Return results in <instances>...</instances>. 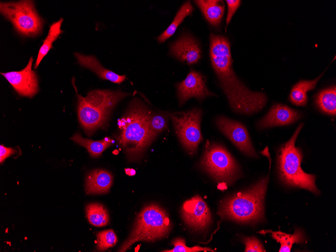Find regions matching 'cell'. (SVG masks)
<instances>
[{
    "label": "cell",
    "mask_w": 336,
    "mask_h": 252,
    "mask_svg": "<svg viewBox=\"0 0 336 252\" xmlns=\"http://www.w3.org/2000/svg\"><path fill=\"white\" fill-rule=\"evenodd\" d=\"M209 54L212 66L232 110L240 114L258 112L266 105L263 93L249 90L235 74L232 67L230 45L228 38L211 33Z\"/></svg>",
    "instance_id": "6da1fadb"
},
{
    "label": "cell",
    "mask_w": 336,
    "mask_h": 252,
    "mask_svg": "<svg viewBox=\"0 0 336 252\" xmlns=\"http://www.w3.org/2000/svg\"><path fill=\"white\" fill-rule=\"evenodd\" d=\"M152 114L146 105L135 98L123 117L125 123L120 128L121 131L117 139L130 161L138 160L155 139L150 129Z\"/></svg>",
    "instance_id": "7a4b0ae2"
},
{
    "label": "cell",
    "mask_w": 336,
    "mask_h": 252,
    "mask_svg": "<svg viewBox=\"0 0 336 252\" xmlns=\"http://www.w3.org/2000/svg\"><path fill=\"white\" fill-rule=\"evenodd\" d=\"M269 175L245 191L225 199L218 214L222 218L243 223H256L264 219V199Z\"/></svg>",
    "instance_id": "3957f363"
},
{
    "label": "cell",
    "mask_w": 336,
    "mask_h": 252,
    "mask_svg": "<svg viewBox=\"0 0 336 252\" xmlns=\"http://www.w3.org/2000/svg\"><path fill=\"white\" fill-rule=\"evenodd\" d=\"M303 126V123L300 124L291 138L279 149L277 159L278 172L281 181L286 185L306 189L317 195L320 192L315 184L316 177L302 170L301 150L295 145Z\"/></svg>",
    "instance_id": "277c9868"
},
{
    "label": "cell",
    "mask_w": 336,
    "mask_h": 252,
    "mask_svg": "<svg viewBox=\"0 0 336 252\" xmlns=\"http://www.w3.org/2000/svg\"><path fill=\"white\" fill-rule=\"evenodd\" d=\"M171 229L166 212L154 204L147 205L137 216L132 230L119 251H125L139 241L153 242L165 237Z\"/></svg>",
    "instance_id": "5b68a950"
},
{
    "label": "cell",
    "mask_w": 336,
    "mask_h": 252,
    "mask_svg": "<svg viewBox=\"0 0 336 252\" xmlns=\"http://www.w3.org/2000/svg\"><path fill=\"white\" fill-rule=\"evenodd\" d=\"M200 165L203 170L220 182L231 184L240 177L236 161L225 148L208 141Z\"/></svg>",
    "instance_id": "8992f818"
},
{
    "label": "cell",
    "mask_w": 336,
    "mask_h": 252,
    "mask_svg": "<svg viewBox=\"0 0 336 252\" xmlns=\"http://www.w3.org/2000/svg\"><path fill=\"white\" fill-rule=\"evenodd\" d=\"M0 12L21 35L35 36L42 32L43 21L32 1L1 2Z\"/></svg>",
    "instance_id": "52a82bcc"
},
{
    "label": "cell",
    "mask_w": 336,
    "mask_h": 252,
    "mask_svg": "<svg viewBox=\"0 0 336 252\" xmlns=\"http://www.w3.org/2000/svg\"><path fill=\"white\" fill-rule=\"evenodd\" d=\"M177 135L185 149L191 154L196 152L202 140L201 121L202 111L194 108L187 112L167 113Z\"/></svg>",
    "instance_id": "ba28073f"
},
{
    "label": "cell",
    "mask_w": 336,
    "mask_h": 252,
    "mask_svg": "<svg viewBox=\"0 0 336 252\" xmlns=\"http://www.w3.org/2000/svg\"><path fill=\"white\" fill-rule=\"evenodd\" d=\"M216 123L219 130L241 152L249 156H258L244 125L223 116L217 117Z\"/></svg>",
    "instance_id": "9c48e42d"
},
{
    "label": "cell",
    "mask_w": 336,
    "mask_h": 252,
    "mask_svg": "<svg viewBox=\"0 0 336 252\" xmlns=\"http://www.w3.org/2000/svg\"><path fill=\"white\" fill-rule=\"evenodd\" d=\"M181 216L189 227L196 230H205L212 222L208 206L198 195L184 202L181 209Z\"/></svg>",
    "instance_id": "30bf717a"
},
{
    "label": "cell",
    "mask_w": 336,
    "mask_h": 252,
    "mask_svg": "<svg viewBox=\"0 0 336 252\" xmlns=\"http://www.w3.org/2000/svg\"><path fill=\"white\" fill-rule=\"evenodd\" d=\"M179 105L182 106L192 98L199 101L209 96H216L207 88L204 76L191 69L186 78L177 84Z\"/></svg>",
    "instance_id": "8fae6325"
},
{
    "label": "cell",
    "mask_w": 336,
    "mask_h": 252,
    "mask_svg": "<svg viewBox=\"0 0 336 252\" xmlns=\"http://www.w3.org/2000/svg\"><path fill=\"white\" fill-rule=\"evenodd\" d=\"M33 58L31 57L27 65L19 71L1 73L21 96L32 98L38 91L37 77L32 69Z\"/></svg>",
    "instance_id": "7c38bea8"
},
{
    "label": "cell",
    "mask_w": 336,
    "mask_h": 252,
    "mask_svg": "<svg viewBox=\"0 0 336 252\" xmlns=\"http://www.w3.org/2000/svg\"><path fill=\"white\" fill-rule=\"evenodd\" d=\"M170 54L189 64L197 63L201 58V50L198 42L188 33L183 34L171 44Z\"/></svg>",
    "instance_id": "4fadbf2b"
},
{
    "label": "cell",
    "mask_w": 336,
    "mask_h": 252,
    "mask_svg": "<svg viewBox=\"0 0 336 252\" xmlns=\"http://www.w3.org/2000/svg\"><path fill=\"white\" fill-rule=\"evenodd\" d=\"M78 97L77 114L79 122L85 131L89 135L107 122L110 113L98 110L89 105L83 97L77 94Z\"/></svg>",
    "instance_id": "5bb4252c"
},
{
    "label": "cell",
    "mask_w": 336,
    "mask_h": 252,
    "mask_svg": "<svg viewBox=\"0 0 336 252\" xmlns=\"http://www.w3.org/2000/svg\"><path fill=\"white\" fill-rule=\"evenodd\" d=\"M300 111L286 105L276 104L258 123L260 128L284 126L294 123L301 116Z\"/></svg>",
    "instance_id": "9a60e30c"
},
{
    "label": "cell",
    "mask_w": 336,
    "mask_h": 252,
    "mask_svg": "<svg viewBox=\"0 0 336 252\" xmlns=\"http://www.w3.org/2000/svg\"><path fill=\"white\" fill-rule=\"evenodd\" d=\"M128 95L129 94L120 91L95 90L90 92L83 99L90 106L110 114L117 103Z\"/></svg>",
    "instance_id": "2e32d148"
},
{
    "label": "cell",
    "mask_w": 336,
    "mask_h": 252,
    "mask_svg": "<svg viewBox=\"0 0 336 252\" xmlns=\"http://www.w3.org/2000/svg\"><path fill=\"white\" fill-rule=\"evenodd\" d=\"M113 180V176L109 172L101 169L94 170L86 178V191L91 194L107 193Z\"/></svg>",
    "instance_id": "e0dca14e"
},
{
    "label": "cell",
    "mask_w": 336,
    "mask_h": 252,
    "mask_svg": "<svg viewBox=\"0 0 336 252\" xmlns=\"http://www.w3.org/2000/svg\"><path fill=\"white\" fill-rule=\"evenodd\" d=\"M74 55L81 66L92 70L102 79L121 83L126 78L125 75H120L105 68L94 56L85 55L77 52Z\"/></svg>",
    "instance_id": "ac0fdd59"
},
{
    "label": "cell",
    "mask_w": 336,
    "mask_h": 252,
    "mask_svg": "<svg viewBox=\"0 0 336 252\" xmlns=\"http://www.w3.org/2000/svg\"><path fill=\"white\" fill-rule=\"evenodd\" d=\"M194 2L209 23L215 28H218L225 10L223 2L219 0H197Z\"/></svg>",
    "instance_id": "d6986e66"
},
{
    "label": "cell",
    "mask_w": 336,
    "mask_h": 252,
    "mask_svg": "<svg viewBox=\"0 0 336 252\" xmlns=\"http://www.w3.org/2000/svg\"><path fill=\"white\" fill-rule=\"evenodd\" d=\"M271 233L272 237L281 244L279 252H290L294 243H303L306 237L303 230L296 228L292 234H287L280 231H273L271 230H263L261 233Z\"/></svg>",
    "instance_id": "ffe728a7"
},
{
    "label": "cell",
    "mask_w": 336,
    "mask_h": 252,
    "mask_svg": "<svg viewBox=\"0 0 336 252\" xmlns=\"http://www.w3.org/2000/svg\"><path fill=\"white\" fill-rule=\"evenodd\" d=\"M323 73L312 80H301L292 88L289 96L290 102L297 106H305L307 103V92L313 90Z\"/></svg>",
    "instance_id": "44dd1931"
},
{
    "label": "cell",
    "mask_w": 336,
    "mask_h": 252,
    "mask_svg": "<svg viewBox=\"0 0 336 252\" xmlns=\"http://www.w3.org/2000/svg\"><path fill=\"white\" fill-rule=\"evenodd\" d=\"M315 103L323 113L331 116L336 114V87L332 86L320 91L315 96Z\"/></svg>",
    "instance_id": "7402d4cb"
},
{
    "label": "cell",
    "mask_w": 336,
    "mask_h": 252,
    "mask_svg": "<svg viewBox=\"0 0 336 252\" xmlns=\"http://www.w3.org/2000/svg\"><path fill=\"white\" fill-rule=\"evenodd\" d=\"M71 139L86 148L90 155L94 157L100 156L102 153L114 142L108 137H105L99 141H94L82 137L79 133L74 134Z\"/></svg>",
    "instance_id": "603a6c76"
},
{
    "label": "cell",
    "mask_w": 336,
    "mask_h": 252,
    "mask_svg": "<svg viewBox=\"0 0 336 252\" xmlns=\"http://www.w3.org/2000/svg\"><path fill=\"white\" fill-rule=\"evenodd\" d=\"M194 8L190 1L185 3L180 8L175 17L173 22L157 38L159 43L164 42L175 33L179 25L183 21L184 19L190 15L193 11Z\"/></svg>",
    "instance_id": "cb8c5ba5"
},
{
    "label": "cell",
    "mask_w": 336,
    "mask_h": 252,
    "mask_svg": "<svg viewBox=\"0 0 336 252\" xmlns=\"http://www.w3.org/2000/svg\"><path fill=\"white\" fill-rule=\"evenodd\" d=\"M63 19L60 18L58 21L52 24L49 28L48 34L43 41V44L41 46L37 58L34 65V68H37L43 57L47 54L52 48V43L55 41L62 31L61 30V26Z\"/></svg>",
    "instance_id": "d4e9b609"
},
{
    "label": "cell",
    "mask_w": 336,
    "mask_h": 252,
    "mask_svg": "<svg viewBox=\"0 0 336 252\" xmlns=\"http://www.w3.org/2000/svg\"><path fill=\"white\" fill-rule=\"evenodd\" d=\"M86 213L89 222L94 226L101 227L107 225L109 217L106 208L99 203H91L86 206Z\"/></svg>",
    "instance_id": "484cf974"
},
{
    "label": "cell",
    "mask_w": 336,
    "mask_h": 252,
    "mask_svg": "<svg viewBox=\"0 0 336 252\" xmlns=\"http://www.w3.org/2000/svg\"><path fill=\"white\" fill-rule=\"evenodd\" d=\"M97 237V249L99 251H104L113 246L118 241L116 234L112 229L98 232Z\"/></svg>",
    "instance_id": "4316f807"
},
{
    "label": "cell",
    "mask_w": 336,
    "mask_h": 252,
    "mask_svg": "<svg viewBox=\"0 0 336 252\" xmlns=\"http://www.w3.org/2000/svg\"><path fill=\"white\" fill-rule=\"evenodd\" d=\"M167 117L165 115L152 113L150 120V129L154 138L167 128Z\"/></svg>",
    "instance_id": "83f0119b"
},
{
    "label": "cell",
    "mask_w": 336,
    "mask_h": 252,
    "mask_svg": "<svg viewBox=\"0 0 336 252\" xmlns=\"http://www.w3.org/2000/svg\"><path fill=\"white\" fill-rule=\"evenodd\" d=\"M174 247L170 250H164L165 252H198V251H215L209 247H203L200 246L188 247L186 245L185 240L182 238H177L172 241Z\"/></svg>",
    "instance_id": "f1b7e54d"
},
{
    "label": "cell",
    "mask_w": 336,
    "mask_h": 252,
    "mask_svg": "<svg viewBox=\"0 0 336 252\" xmlns=\"http://www.w3.org/2000/svg\"><path fill=\"white\" fill-rule=\"evenodd\" d=\"M245 244V252H265L261 242L256 237H244L242 239Z\"/></svg>",
    "instance_id": "f546056e"
},
{
    "label": "cell",
    "mask_w": 336,
    "mask_h": 252,
    "mask_svg": "<svg viewBox=\"0 0 336 252\" xmlns=\"http://www.w3.org/2000/svg\"><path fill=\"white\" fill-rule=\"evenodd\" d=\"M228 11L226 18V29L229 24L232 17L239 8L241 1L239 0H226Z\"/></svg>",
    "instance_id": "4dcf8cb0"
},
{
    "label": "cell",
    "mask_w": 336,
    "mask_h": 252,
    "mask_svg": "<svg viewBox=\"0 0 336 252\" xmlns=\"http://www.w3.org/2000/svg\"><path fill=\"white\" fill-rule=\"evenodd\" d=\"M16 152V150L11 147H6L4 145L0 146V162L2 163L9 156Z\"/></svg>",
    "instance_id": "1f68e13d"
},
{
    "label": "cell",
    "mask_w": 336,
    "mask_h": 252,
    "mask_svg": "<svg viewBox=\"0 0 336 252\" xmlns=\"http://www.w3.org/2000/svg\"><path fill=\"white\" fill-rule=\"evenodd\" d=\"M125 172L126 174L129 176H133L136 173V172L134 170L130 169H125Z\"/></svg>",
    "instance_id": "d6a6232c"
}]
</instances>
